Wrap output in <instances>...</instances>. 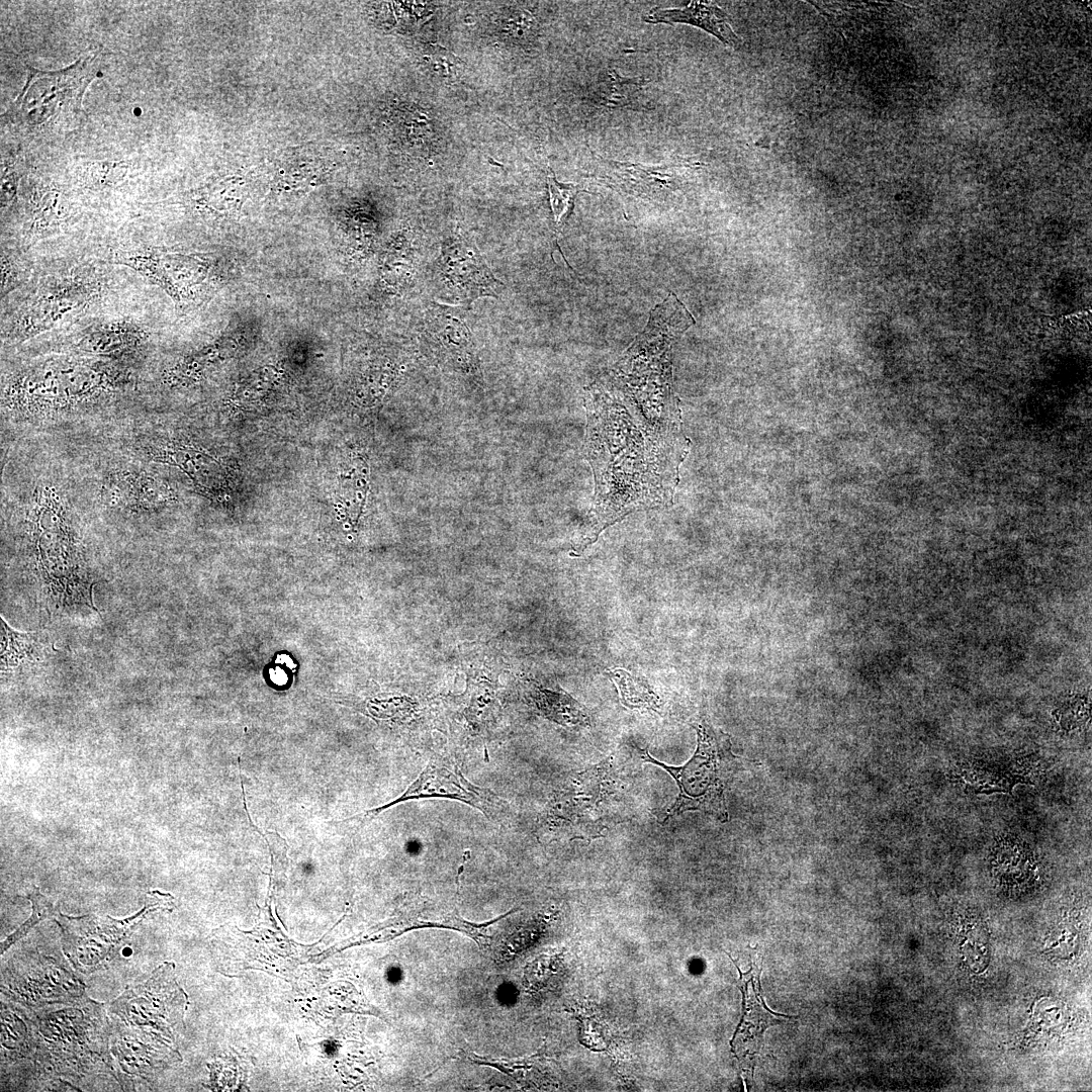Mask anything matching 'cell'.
<instances>
[{"label": "cell", "instance_id": "7402d4cb", "mask_svg": "<svg viewBox=\"0 0 1092 1092\" xmlns=\"http://www.w3.org/2000/svg\"><path fill=\"white\" fill-rule=\"evenodd\" d=\"M127 172L124 163L91 164L86 168L83 181L91 188H104L117 185Z\"/></svg>", "mask_w": 1092, "mask_h": 1092}, {"label": "cell", "instance_id": "d6986e66", "mask_svg": "<svg viewBox=\"0 0 1092 1092\" xmlns=\"http://www.w3.org/2000/svg\"><path fill=\"white\" fill-rule=\"evenodd\" d=\"M550 205L554 214L557 228L564 225L567 218L570 216L574 198L580 191V188L571 183H560L556 180L555 176L551 172L547 176Z\"/></svg>", "mask_w": 1092, "mask_h": 1092}, {"label": "cell", "instance_id": "603a6c76", "mask_svg": "<svg viewBox=\"0 0 1092 1092\" xmlns=\"http://www.w3.org/2000/svg\"><path fill=\"white\" fill-rule=\"evenodd\" d=\"M503 28L510 37L526 41L535 36L537 20L531 11L524 8H516L507 15L503 21Z\"/></svg>", "mask_w": 1092, "mask_h": 1092}, {"label": "cell", "instance_id": "e0dca14e", "mask_svg": "<svg viewBox=\"0 0 1092 1092\" xmlns=\"http://www.w3.org/2000/svg\"><path fill=\"white\" fill-rule=\"evenodd\" d=\"M606 674L616 685L624 706L630 709L654 711L659 709V697L645 678L635 676L621 668L608 669Z\"/></svg>", "mask_w": 1092, "mask_h": 1092}, {"label": "cell", "instance_id": "6da1fadb", "mask_svg": "<svg viewBox=\"0 0 1092 1092\" xmlns=\"http://www.w3.org/2000/svg\"><path fill=\"white\" fill-rule=\"evenodd\" d=\"M690 446L688 438L658 434L600 390L590 392L584 450L596 492L575 551L632 512L669 505Z\"/></svg>", "mask_w": 1092, "mask_h": 1092}, {"label": "cell", "instance_id": "5bb4252c", "mask_svg": "<svg viewBox=\"0 0 1092 1092\" xmlns=\"http://www.w3.org/2000/svg\"><path fill=\"white\" fill-rule=\"evenodd\" d=\"M991 858L997 877L1009 885L1024 883L1036 869V857L1031 848L1013 835H1003L997 839Z\"/></svg>", "mask_w": 1092, "mask_h": 1092}, {"label": "cell", "instance_id": "2e32d148", "mask_svg": "<svg viewBox=\"0 0 1092 1092\" xmlns=\"http://www.w3.org/2000/svg\"><path fill=\"white\" fill-rule=\"evenodd\" d=\"M952 778L974 793H1007L1014 784L1024 782V777L1017 772L1013 774L1000 765L982 761H968L958 765Z\"/></svg>", "mask_w": 1092, "mask_h": 1092}, {"label": "cell", "instance_id": "8fae6325", "mask_svg": "<svg viewBox=\"0 0 1092 1092\" xmlns=\"http://www.w3.org/2000/svg\"><path fill=\"white\" fill-rule=\"evenodd\" d=\"M762 958H754L750 970L740 974L739 988L743 994L741 1022L731 1041L732 1050L743 1069L753 1071L755 1060L763 1044V1034L771 1025L784 1022L790 1017L772 1012L764 1003L760 973Z\"/></svg>", "mask_w": 1092, "mask_h": 1092}, {"label": "cell", "instance_id": "7c38bea8", "mask_svg": "<svg viewBox=\"0 0 1092 1092\" xmlns=\"http://www.w3.org/2000/svg\"><path fill=\"white\" fill-rule=\"evenodd\" d=\"M643 19L649 23L681 22L695 25L716 36L727 46L738 47L739 38L733 31L728 15L715 3L691 1L679 8H653Z\"/></svg>", "mask_w": 1092, "mask_h": 1092}, {"label": "cell", "instance_id": "30bf717a", "mask_svg": "<svg viewBox=\"0 0 1092 1092\" xmlns=\"http://www.w3.org/2000/svg\"><path fill=\"white\" fill-rule=\"evenodd\" d=\"M514 911H509L487 922L475 923L464 919L452 903L420 901L403 910L385 926L366 934L365 938L388 939L408 930L437 927L463 932L472 938L480 949H485L492 945L491 925Z\"/></svg>", "mask_w": 1092, "mask_h": 1092}, {"label": "cell", "instance_id": "52a82bcc", "mask_svg": "<svg viewBox=\"0 0 1092 1092\" xmlns=\"http://www.w3.org/2000/svg\"><path fill=\"white\" fill-rule=\"evenodd\" d=\"M114 262L129 267L182 305L193 286L206 277V266L194 257L160 248L117 252Z\"/></svg>", "mask_w": 1092, "mask_h": 1092}, {"label": "cell", "instance_id": "44dd1931", "mask_svg": "<svg viewBox=\"0 0 1092 1092\" xmlns=\"http://www.w3.org/2000/svg\"><path fill=\"white\" fill-rule=\"evenodd\" d=\"M27 898L32 903V914L29 919L1 943V954L16 940L23 937L34 924L49 917L56 918L60 914L54 904L47 897L41 895L37 888H34V890L27 895Z\"/></svg>", "mask_w": 1092, "mask_h": 1092}, {"label": "cell", "instance_id": "ffe728a7", "mask_svg": "<svg viewBox=\"0 0 1092 1092\" xmlns=\"http://www.w3.org/2000/svg\"><path fill=\"white\" fill-rule=\"evenodd\" d=\"M423 61L429 72L441 79L454 81L463 71L461 60L439 44L428 47Z\"/></svg>", "mask_w": 1092, "mask_h": 1092}, {"label": "cell", "instance_id": "4fadbf2b", "mask_svg": "<svg viewBox=\"0 0 1092 1092\" xmlns=\"http://www.w3.org/2000/svg\"><path fill=\"white\" fill-rule=\"evenodd\" d=\"M149 334L140 326L116 321L88 329L76 343V348L100 355L123 354L142 346Z\"/></svg>", "mask_w": 1092, "mask_h": 1092}, {"label": "cell", "instance_id": "ba28073f", "mask_svg": "<svg viewBox=\"0 0 1092 1092\" xmlns=\"http://www.w3.org/2000/svg\"><path fill=\"white\" fill-rule=\"evenodd\" d=\"M424 798L458 800L480 810L488 818L502 811V799L467 781L457 765L446 760H431L400 797L371 812L377 814L392 805Z\"/></svg>", "mask_w": 1092, "mask_h": 1092}, {"label": "cell", "instance_id": "cb8c5ba5", "mask_svg": "<svg viewBox=\"0 0 1092 1092\" xmlns=\"http://www.w3.org/2000/svg\"><path fill=\"white\" fill-rule=\"evenodd\" d=\"M350 472L345 473L342 476V493L344 502H353V507L361 509L362 503L365 499L367 482L364 480V467L361 465L353 466Z\"/></svg>", "mask_w": 1092, "mask_h": 1092}, {"label": "cell", "instance_id": "9c48e42d", "mask_svg": "<svg viewBox=\"0 0 1092 1092\" xmlns=\"http://www.w3.org/2000/svg\"><path fill=\"white\" fill-rule=\"evenodd\" d=\"M596 158L595 172L610 186L642 197H663L677 190L687 174L700 164L680 159L659 165H643Z\"/></svg>", "mask_w": 1092, "mask_h": 1092}, {"label": "cell", "instance_id": "9a60e30c", "mask_svg": "<svg viewBox=\"0 0 1092 1092\" xmlns=\"http://www.w3.org/2000/svg\"><path fill=\"white\" fill-rule=\"evenodd\" d=\"M646 83L643 77H625L616 70H607L589 94V103L603 111L631 106Z\"/></svg>", "mask_w": 1092, "mask_h": 1092}, {"label": "cell", "instance_id": "5b68a950", "mask_svg": "<svg viewBox=\"0 0 1092 1092\" xmlns=\"http://www.w3.org/2000/svg\"><path fill=\"white\" fill-rule=\"evenodd\" d=\"M438 271L445 292L465 306L479 297H497L503 286L485 264L477 248L461 236L444 242Z\"/></svg>", "mask_w": 1092, "mask_h": 1092}, {"label": "cell", "instance_id": "ac0fdd59", "mask_svg": "<svg viewBox=\"0 0 1092 1092\" xmlns=\"http://www.w3.org/2000/svg\"><path fill=\"white\" fill-rule=\"evenodd\" d=\"M62 214L60 192L50 189L41 193L33 202L29 233L35 237L52 234L60 226Z\"/></svg>", "mask_w": 1092, "mask_h": 1092}, {"label": "cell", "instance_id": "7a4b0ae2", "mask_svg": "<svg viewBox=\"0 0 1092 1092\" xmlns=\"http://www.w3.org/2000/svg\"><path fill=\"white\" fill-rule=\"evenodd\" d=\"M693 727L697 732V748L684 765H667L653 758L647 749L641 751L644 761L667 771L678 788L674 804L667 810L663 822L686 811H702L722 821L728 818L725 791L737 760L731 750L730 737L705 718L695 722Z\"/></svg>", "mask_w": 1092, "mask_h": 1092}, {"label": "cell", "instance_id": "3957f363", "mask_svg": "<svg viewBox=\"0 0 1092 1092\" xmlns=\"http://www.w3.org/2000/svg\"><path fill=\"white\" fill-rule=\"evenodd\" d=\"M99 52L55 72L29 68L26 83L6 117L27 131H52L77 122L86 88L97 76Z\"/></svg>", "mask_w": 1092, "mask_h": 1092}, {"label": "cell", "instance_id": "8992f818", "mask_svg": "<svg viewBox=\"0 0 1092 1092\" xmlns=\"http://www.w3.org/2000/svg\"><path fill=\"white\" fill-rule=\"evenodd\" d=\"M94 295L95 285L82 278L50 285L19 309L11 323L9 336L20 341L51 330L81 310Z\"/></svg>", "mask_w": 1092, "mask_h": 1092}, {"label": "cell", "instance_id": "277c9868", "mask_svg": "<svg viewBox=\"0 0 1092 1092\" xmlns=\"http://www.w3.org/2000/svg\"><path fill=\"white\" fill-rule=\"evenodd\" d=\"M620 790L615 762H602L573 775L556 792L546 819L556 834L592 841L615 823Z\"/></svg>", "mask_w": 1092, "mask_h": 1092}]
</instances>
